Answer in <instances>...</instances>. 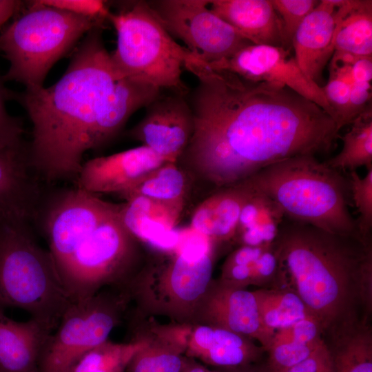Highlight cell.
Here are the masks:
<instances>
[{"mask_svg": "<svg viewBox=\"0 0 372 372\" xmlns=\"http://www.w3.org/2000/svg\"><path fill=\"white\" fill-rule=\"evenodd\" d=\"M184 69L198 83L187 95L194 130L176 163L192 182L229 187L279 161L328 152L339 137L329 114L287 87L211 70L197 57Z\"/></svg>", "mask_w": 372, "mask_h": 372, "instance_id": "6da1fadb", "label": "cell"}, {"mask_svg": "<svg viewBox=\"0 0 372 372\" xmlns=\"http://www.w3.org/2000/svg\"><path fill=\"white\" fill-rule=\"evenodd\" d=\"M102 28L90 30L63 76L48 87L9 91L32 123L31 167L48 180L77 178L91 149L94 124L108 94L122 79L107 50Z\"/></svg>", "mask_w": 372, "mask_h": 372, "instance_id": "7a4b0ae2", "label": "cell"}, {"mask_svg": "<svg viewBox=\"0 0 372 372\" xmlns=\"http://www.w3.org/2000/svg\"><path fill=\"white\" fill-rule=\"evenodd\" d=\"M273 247L285 282L319 322L323 334L372 309L371 239L328 232L284 218Z\"/></svg>", "mask_w": 372, "mask_h": 372, "instance_id": "3957f363", "label": "cell"}, {"mask_svg": "<svg viewBox=\"0 0 372 372\" xmlns=\"http://www.w3.org/2000/svg\"><path fill=\"white\" fill-rule=\"evenodd\" d=\"M244 181L273 200L285 218L331 233L360 236L348 207V178L316 156L279 161Z\"/></svg>", "mask_w": 372, "mask_h": 372, "instance_id": "277c9868", "label": "cell"}, {"mask_svg": "<svg viewBox=\"0 0 372 372\" xmlns=\"http://www.w3.org/2000/svg\"><path fill=\"white\" fill-rule=\"evenodd\" d=\"M216 247L199 234L172 250L148 253L127 289L141 318L165 316L192 324L196 308L212 280Z\"/></svg>", "mask_w": 372, "mask_h": 372, "instance_id": "5b68a950", "label": "cell"}, {"mask_svg": "<svg viewBox=\"0 0 372 372\" xmlns=\"http://www.w3.org/2000/svg\"><path fill=\"white\" fill-rule=\"evenodd\" d=\"M72 301L28 223L0 220V309L25 311L54 331Z\"/></svg>", "mask_w": 372, "mask_h": 372, "instance_id": "8992f818", "label": "cell"}, {"mask_svg": "<svg viewBox=\"0 0 372 372\" xmlns=\"http://www.w3.org/2000/svg\"><path fill=\"white\" fill-rule=\"evenodd\" d=\"M26 9L0 33V51L10 62L3 80L26 89L43 86L54 64L81 37L103 23L41 3L28 1Z\"/></svg>", "mask_w": 372, "mask_h": 372, "instance_id": "52a82bcc", "label": "cell"}, {"mask_svg": "<svg viewBox=\"0 0 372 372\" xmlns=\"http://www.w3.org/2000/svg\"><path fill=\"white\" fill-rule=\"evenodd\" d=\"M107 19L117 35L111 59L121 78L189 94L182 72L194 54L175 41L147 1L127 3L117 12H110Z\"/></svg>", "mask_w": 372, "mask_h": 372, "instance_id": "ba28073f", "label": "cell"}, {"mask_svg": "<svg viewBox=\"0 0 372 372\" xmlns=\"http://www.w3.org/2000/svg\"><path fill=\"white\" fill-rule=\"evenodd\" d=\"M118 213L101 223L58 268L72 301L105 288L127 289L145 264V244L125 227Z\"/></svg>", "mask_w": 372, "mask_h": 372, "instance_id": "9c48e42d", "label": "cell"}, {"mask_svg": "<svg viewBox=\"0 0 372 372\" xmlns=\"http://www.w3.org/2000/svg\"><path fill=\"white\" fill-rule=\"evenodd\" d=\"M131 303L127 289L118 288H105L72 301L43 346L39 371L72 372L87 352L108 340Z\"/></svg>", "mask_w": 372, "mask_h": 372, "instance_id": "30bf717a", "label": "cell"}, {"mask_svg": "<svg viewBox=\"0 0 372 372\" xmlns=\"http://www.w3.org/2000/svg\"><path fill=\"white\" fill-rule=\"evenodd\" d=\"M154 15L174 38L206 63L227 59L251 45L231 25L214 14L208 0L147 1Z\"/></svg>", "mask_w": 372, "mask_h": 372, "instance_id": "8fae6325", "label": "cell"}, {"mask_svg": "<svg viewBox=\"0 0 372 372\" xmlns=\"http://www.w3.org/2000/svg\"><path fill=\"white\" fill-rule=\"evenodd\" d=\"M121 205L79 187L51 200L45 210L43 227L56 269L101 223L117 214Z\"/></svg>", "mask_w": 372, "mask_h": 372, "instance_id": "7c38bea8", "label": "cell"}, {"mask_svg": "<svg viewBox=\"0 0 372 372\" xmlns=\"http://www.w3.org/2000/svg\"><path fill=\"white\" fill-rule=\"evenodd\" d=\"M205 64L211 70L227 71L251 81L287 87L319 105L333 119L322 87L304 74L285 48L251 44L227 59Z\"/></svg>", "mask_w": 372, "mask_h": 372, "instance_id": "4fadbf2b", "label": "cell"}, {"mask_svg": "<svg viewBox=\"0 0 372 372\" xmlns=\"http://www.w3.org/2000/svg\"><path fill=\"white\" fill-rule=\"evenodd\" d=\"M192 324L225 329L256 340L268 350L274 332L262 322L255 291L237 289L212 279L195 311Z\"/></svg>", "mask_w": 372, "mask_h": 372, "instance_id": "5bb4252c", "label": "cell"}, {"mask_svg": "<svg viewBox=\"0 0 372 372\" xmlns=\"http://www.w3.org/2000/svg\"><path fill=\"white\" fill-rule=\"evenodd\" d=\"M145 108V116L130 130L129 136L166 161L176 163L194 130L187 96L160 94Z\"/></svg>", "mask_w": 372, "mask_h": 372, "instance_id": "9a60e30c", "label": "cell"}, {"mask_svg": "<svg viewBox=\"0 0 372 372\" xmlns=\"http://www.w3.org/2000/svg\"><path fill=\"white\" fill-rule=\"evenodd\" d=\"M166 162L145 145L96 157L83 163L77 187L96 195L116 194L122 197Z\"/></svg>", "mask_w": 372, "mask_h": 372, "instance_id": "2e32d148", "label": "cell"}, {"mask_svg": "<svg viewBox=\"0 0 372 372\" xmlns=\"http://www.w3.org/2000/svg\"><path fill=\"white\" fill-rule=\"evenodd\" d=\"M131 319L132 330L143 334L147 344L133 356L125 372H183L189 362L185 351L191 324Z\"/></svg>", "mask_w": 372, "mask_h": 372, "instance_id": "e0dca14e", "label": "cell"}, {"mask_svg": "<svg viewBox=\"0 0 372 372\" xmlns=\"http://www.w3.org/2000/svg\"><path fill=\"white\" fill-rule=\"evenodd\" d=\"M264 349L253 340L233 331L205 324H191L185 355L222 369L251 365Z\"/></svg>", "mask_w": 372, "mask_h": 372, "instance_id": "ac0fdd59", "label": "cell"}, {"mask_svg": "<svg viewBox=\"0 0 372 372\" xmlns=\"http://www.w3.org/2000/svg\"><path fill=\"white\" fill-rule=\"evenodd\" d=\"M337 23L335 0L319 1L292 39L298 66L309 80L318 85L324 67L334 52Z\"/></svg>", "mask_w": 372, "mask_h": 372, "instance_id": "d6986e66", "label": "cell"}, {"mask_svg": "<svg viewBox=\"0 0 372 372\" xmlns=\"http://www.w3.org/2000/svg\"><path fill=\"white\" fill-rule=\"evenodd\" d=\"M28 149H0V220L28 223L39 200L30 173Z\"/></svg>", "mask_w": 372, "mask_h": 372, "instance_id": "ffe728a7", "label": "cell"}, {"mask_svg": "<svg viewBox=\"0 0 372 372\" xmlns=\"http://www.w3.org/2000/svg\"><path fill=\"white\" fill-rule=\"evenodd\" d=\"M251 193L245 181L215 190L194 209L190 229L216 247L234 242L241 209Z\"/></svg>", "mask_w": 372, "mask_h": 372, "instance_id": "44dd1931", "label": "cell"}, {"mask_svg": "<svg viewBox=\"0 0 372 372\" xmlns=\"http://www.w3.org/2000/svg\"><path fill=\"white\" fill-rule=\"evenodd\" d=\"M209 9L254 45H285L271 0H208Z\"/></svg>", "mask_w": 372, "mask_h": 372, "instance_id": "7402d4cb", "label": "cell"}, {"mask_svg": "<svg viewBox=\"0 0 372 372\" xmlns=\"http://www.w3.org/2000/svg\"><path fill=\"white\" fill-rule=\"evenodd\" d=\"M52 331L32 318L14 320L0 309V372H40V355Z\"/></svg>", "mask_w": 372, "mask_h": 372, "instance_id": "603a6c76", "label": "cell"}, {"mask_svg": "<svg viewBox=\"0 0 372 372\" xmlns=\"http://www.w3.org/2000/svg\"><path fill=\"white\" fill-rule=\"evenodd\" d=\"M161 89L127 78L119 79L105 99L94 126L91 149L112 140L131 115L161 94Z\"/></svg>", "mask_w": 372, "mask_h": 372, "instance_id": "cb8c5ba5", "label": "cell"}, {"mask_svg": "<svg viewBox=\"0 0 372 372\" xmlns=\"http://www.w3.org/2000/svg\"><path fill=\"white\" fill-rule=\"evenodd\" d=\"M184 206L135 196L121 203L118 216L125 227L143 243L163 247L164 237L178 244L179 237L174 229Z\"/></svg>", "mask_w": 372, "mask_h": 372, "instance_id": "d4e9b609", "label": "cell"}, {"mask_svg": "<svg viewBox=\"0 0 372 372\" xmlns=\"http://www.w3.org/2000/svg\"><path fill=\"white\" fill-rule=\"evenodd\" d=\"M369 320L356 316L327 330L323 335L335 372H372V329Z\"/></svg>", "mask_w": 372, "mask_h": 372, "instance_id": "484cf974", "label": "cell"}, {"mask_svg": "<svg viewBox=\"0 0 372 372\" xmlns=\"http://www.w3.org/2000/svg\"><path fill=\"white\" fill-rule=\"evenodd\" d=\"M316 318L308 316L274 332L268 353L269 372H283L307 358L323 341Z\"/></svg>", "mask_w": 372, "mask_h": 372, "instance_id": "4316f807", "label": "cell"}, {"mask_svg": "<svg viewBox=\"0 0 372 372\" xmlns=\"http://www.w3.org/2000/svg\"><path fill=\"white\" fill-rule=\"evenodd\" d=\"M338 23L334 52L357 58L372 55V1L335 0Z\"/></svg>", "mask_w": 372, "mask_h": 372, "instance_id": "83f0119b", "label": "cell"}, {"mask_svg": "<svg viewBox=\"0 0 372 372\" xmlns=\"http://www.w3.org/2000/svg\"><path fill=\"white\" fill-rule=\"evenodd\" d=\"M284 218L282 211L273 200L251 189L240 214L234 242L240 245H271Z\"/></svg>", "mask_w": 372, "mask_h": 372, "instance_id": "f1b7e54d", "label": "cell"}, {"mask_svg": "<svg viewBox=\"0 0 372 372\" xmlns=\"http://www.w3.org/2000/svg\"><path fill=\"white\" fill-rule=\"evenodd\" d=\"M192 181L176 163L166 162L123 195L125 200L141 196L170 204H185Z\"/></svg>", "mask_w": 372, "mask_h": 372, "instance_id": "f546056e", "label": "cell"}, {"mask_svg": "<svg viewBox=\"0 0 372 372\" xmlns=\"http://www.w3.org/2000/svg\"><path fill=\"white\" fill-rule=\"evenodd\" d=\"M255 292L262 322L273 331L289 327L311 315L290 287L261 288Z\"/></svg>", "mask_w": 372, "mask_h": 372, "instance_id": "4dcf8cb0", "label": "cell"}, {"mask_svg": "<svg viewBox=\"0 0 372 372\" xmlns=\"http://www.w3.org/2000/svg\"><path fill=\"white\" fill-rule=\"evenodd\" d=\"M147 344V338L138 331H132L127 342L108 339L87 352L72 372H125L133 356Z\"/></svg>", "mask_w": 372, "mask_h": 372, "instance_id": "1f68e13d", "label": "cell"}, {"mask_svg": "<svg viewBox=\"0 0 372 372\" xmlns=\"http://www.w3.org/2000/svg\"><path fill=\"white\" fill-rule=\"evenodd\" d=\"M351 129L340 138L341 151L325 163L338 171L355 170L372 166V110L371 107L359 115Z\"/></svg>", "mask_w": 372, "mask_h": 372, "instance_id": "d6a6232c", "label": "cell"}, {"mask_svg": "<svg viewBox=\"0 0 372 372\" xmlns=\"http://www.w3.org/2000/svg\"><path fill=\"white\" fill-rule=\"evenodd\" d=\"M351 65L333 56L329 81L327 85L322 87L324 95L332 108L333 120L339 130L355 120L349 101L350 86L353 82Z\"/></svg>", "mask_w": 372, "mask_h": 372, "instance_id": "836d02e7", "label": "cell"}, {"mask_svg": "<svg viewBox=\"0 0 372 372\" xmlns=\"http://www.w3.org/2000/svg\"><path fill=\"white\" fill-rule=\"evenodd\" d=\"M364 177L355 170L350 171L348 178L351 197L359 213L358 231L363 239H371L372 229V166L366 168Z\"/></svg>", "mask_w": 372, "mask_h": 372, "instance_id": "e575fe53", "label": "cell"}, {"mask_svg": "<svg viewBox=\"0 0 372 372\" xmlns=\"http://www.w3.org/2000/svg\"><path fill=\"white\" fill-rule=\"evenodd\" d=\"M281 19L285 44L291 43L298 27L318 4L316 0H271Z\"/></svg>", "mask_w": 372, "mask_h": 372, "instance_id": "d590c367", "label": "cell"}, {"mask_svg": "<svg viewBox=\"0 0 372 372\" xmlns=\"http://www.w3.org/2000/svg\"><path fill=\"white\" fill-rule=\"evenodd\" d=\"M285 282V274L273 244L267 247L252 265L251 285L267 288Z\"/></svg>", "mask_w": 372, "mask_h": 372, "instance_id": "8d00e7d4", "label": "cell"}, {"mask_svg": "<svg viewBox=\"0 0 372 372\" xmlns=\"http://www.w3.org/2000/svg\"><path fill=\"white\" fill-rule=\"evenodd\" d=\"M3 81L0 76V149H24L23 125L19 118L10 116L5 107L9 91L3 87Z\"/></svg>", "mask_w": 372, "mask_h": 372, "instance_id": "74e56055", "label": "cell"}, {"mask_svg": "<svg viewBox=\"0 0 372 372\" xmlns=\"http://www.w3.org/2000/svg\"><path fill=\"white\" fill-rule=\"evenodd\" d=\"M45 6L103 23L110 9L101 0H39Z\"/></svg>", "mask_w": 372, "mask_h": 372, "instance_id": "f35d334b", "label": "cell"}, {"mask_svg": "<svg viewBox=\"0 0 372 372\" xmlns=\"http://www.w3.org/2000/svg\"><path fill=\"white\" fill-rule=\"evenodd\" d=\"M283 372H335L333 359L324 339L307 358Z\"/></svg>", "mask_w": 372, "mask_h": 372, "instance_id": "ab89813d", "label": "cell"}, {"mask_svg": "<svg viewBox=\"0 0 372 372\" xmlns=\"http://www.w3.org/2000/svg\"><path fill=\"white\" fill-rule=\"evenodd\" d=\"M371 57L358 58L351 65V73L354 81L371 83L372 79Z\"/></svg>", "mask_w": 372, "mask_h": 372, "instance_id": "60d3db41", "label": "cell"}, {"mask_svg": "<svg viewBox=\"0 0 372 372\" xmlns=\"http://www.w3.org/2000/svg\"><path fill=\"white\" fill-rule=\"evenodd\" d=\"M23 3L15 0H0V33L7 21L19 12Z\"/></svg>", "mask_w": 372, "mask_h": 372, "instance_id": "b9f144b4", "label": "cell"}, {"mask_svg": "<svg viewBox=\"0 0 372 372\" xmlns=\"http://www.w3.org/2000/svg\"><path fill=\"white\" fill-rule=\"evenodd\" d=\"M209 369L204 364L189 358L188 364L183 372H209Z\"/></svg>", "mask_w": 372, "mask_h": 372, "instance_id": "7bdbcfd3", "label": "cell"}, {"mask_svg": "<svg viewBox=\"0 0 372 372\" xmlns=\"http://www.w3.org/2000/svg\"><path fill=\"white\" fill-rule=\"evenodd\" d=\"M223 370L225 372H263L262 371H258V370L253 369L252 367H251L250 365L242 366V367L223 369ZM267 372L269 371H267Z\"/></svg>", "mask_w": 372, "mask_h": 372, "instance_id": "ee69618b", "label": "cell"}, {"mask_svg": "<svg viewBox=\"0 0 372 372\" xmlns=\"http://www.w3.org/2000/svg\"><path fill=\"white\" fill-rule=\"evenodd\" d=\"M209 372H225L223 370H210Z\"/></svg>", "mask_w": 372, "mask_h": 372, "instance_id": "f6af8a7d", "label": "cell"}]
</instances>
